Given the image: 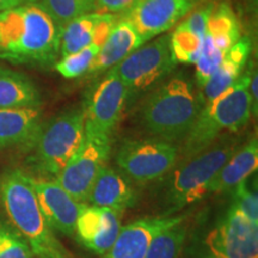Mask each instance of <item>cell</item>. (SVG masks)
I'll list each match as a JSON object with an SVG mask.
<instances>
[{"mask_svg": "<svg viewBox=\"0 0 258 258\" xmlns=\"http://www.w3.org/2000/svg\"><path fill=\"white\" fill-rule=\"evenodd\" d=\"M205 104L195 83L178 73L167 77L145 95L135 112V123L146 137L180 146Z\"/></svg>", "mask_w": 258, "mask_h": 258, "instance_id": "1", "label": "cell"}, {"mask_svg": "<svg viewBox=\"0 0 258 258\" xmlns=\"http://www.w3.org/2000/svg\"><path fill=\"white\" fill-rule=\"evenodd\" d=\"M60 29L38 3L0 14V59L49 64L59 55Z\"/></svg>", "mask_w": 258, "mask_h": 258, "instance_id": "2", "label": "cell"}, {"mask_svg": "<svg viewBox=\"0 0 258 258\" xmlns=\"http://www.w3.org/2000/svg\"><path fill=\"white\" fill-rule=\"evenodd\" d=\"M0 207L36 258H71L42 213L30 173L17 167L0 173Z\"/></svg>", "mask_w": 258, "mask_h": 258, "instance_id": "3", "label": "cell"}, {"mask_svg": "<svg viewBox=\"0 0 258 258\" xmlns=\"http://www.w3.org/2000/svg\"><path fill=\"white\" fill-rule=\"evenodd\" d=\"M252 67L230 89L211 103H206L189 134L180 144L179 160H185L208 147L222 134L238 133L252 117L249 84Z\"/></svg>", "mask_w": 258, "mask_h": 258, "instance_id": "4", "label": "cell"}, {"mask_svg": "<svg viewBox=\"0 0 258 258\" xmlns=\"http://www.w3.org/2000/svg\"><path fill=\"white\" fill-rule=\"evenodd\" d=\"M240 141L234 133L222 134L208 147L173 167L167 189L166 215H173L207 195V188L226 161L230 159Z\"/></svg>", "mask_w": 258, "mask_h": 258, "instance_id": "5", "label": "cell"}, {"mask_svg": "<svg viewBox=\"0 0 258 258\" xmlns=\"http://www.w3.org/2000/svg\"><path fill=\"white\" fill-rule=\"evenodd\" d=\"M85 132L84 104L61 111L46 124L29 148L28 165L38 177L55 178L82 144Z\"/></svg>", "mask_w": 258, "mask_h": 258, "instance_id": "6", "label": "cell"}, {"mask_svg": "<svg viewBox=\"0 0 258 258\" xmlns=\"http://www.w3.org/2000/svg\"><path fill=\"white\" fill-rule=\"evenodd\" d=\"M179 154L178 144L152 137L128 138L116 151L115 161L129 180L144 185L171 172Z\"/></svg>", "mask_w": 258, "mask_h": 258, "instance_id": "7", "label": "cell"}, {"mask_svg": "<svg viewBox=\"0 0 258 258\" xmlns=\"http://www.w3.org/2000/svg\"><path fill=\"white\" fill-rule=\"evenodd\" d=\"M116 67L128 90V104L164 82L176 69L170 35L163 34L133 51Z\"/></svg>", "mask_w": 258, "mask_h": 258, "instance_id": "8", "label": "cell"}, {"mask_svg": "<svg viewBox=\"0 0 258 258\" xmlns=\"http://www.w3.org/2000/svg\"><path fill=\"white\" fill-rule=\"evenodd\" d=\"M111 152V138L84 132L78 150L55 177L56 182L80 203L88 202L95 180L106 165Z\"/></svg>", "mask_w": 258, "mask_h": 258, "instance_id": "9", "label": "cell"}, {"mask_svg": "<svg viewBox=\"0 0 258 258\" xmlns=\"http://www.w3.org/2000/svg\"><path fill=\"white\" fill-rule=\"evenodd\" d=\"M127 105L128 90L112 67L86 97L85 132L111 138Z\"/></svg>", "mask_w": 258, "mask_h": 258, "instance_id": "10", "label": "cell"}, {"mask_svg": "<svg viewBox=\"0 0 258 258\" xmlns=\"http://www.w3.org/2000/svg\"><path fill=\"white\" fill-rule=\"evenodd\" d=\"M205 243L215 258H257L258 225L231 206L207 234Z\"/></svg>", "mask_w": 258, "mask_h": 258, "instance_id": "11", "label": "cell"}, {"mask_svg": "<svg viewBox=\"0 0 258 258\" xmlns=\"http://www.w3.org/2000/svg\"><path fill=\"white\" fill-rule=\"evenodd\" d=\"M202 0H139L123 18L131 21L145 43L170 31Z\"/></svg>", "mask_w": 258, "mask_h": 258, "instance_id": "12", "label": "cell"}, {"mask_svg": "<svg viewBox=\"0 0 258 258\" xmlns=\"http://www.w3.org/2000/svg\"><path fill=\"white\" fill-rule=\"evenodd\" d=\"M30 182L51 230L67 237L74 235L77 219L84 203L74 200L55 178L30 175Z\"/></svg>", "mask_w": 258, "mask_h": 258, "instance_id": "13", "label": "cell"}, {"mask_svg": "<svg viewBox=\"0 0 258 258\" xmlns=\"http://www.w3.org/2000/svg\"><path fill=\"white\" fill-rule=\"evenodd\" d=\"M186 219V214L145 217L121 228L112 246L102 258H145L151 241L158 233Z\"/></svg>", "mask_w": 258, "mask_h": 258, "instance_id": "14", "label": "cell"}, {"mask_svg": "<svg viewBox=\"0 0 258 258\" xmlns=\"http://www.w3.org/2000/svg\"><path fill=\"white\" fill-rule=\"evenodd\" d=\"M122 213L84 203L76 224V234L85 249L104 254L120 233Z\"/></svg>", "mask_w": 258, "mask_h": 258, "instance_id": "15", "label": "cell"}, {"mask_svg": "<svg viewBox=\"0 0 258 258\" xmlns=\"http://www.w3.org/2000/svg\"><path fill=\"white\" fill-rule=\"evenodd\" d=\"M42 124L41 109H0V152L12 148L29 151Z\"/></svg>", "mask_w": 258, "mask_h": 258, "instance_id": "16", "label": "cell"}, {"mask_svg": "<svg viewBox=\"0 0 258 258\" xmlns=\"http://www.w3.org/2000/svg\"><path fill=\"white\" fill-rule=\"evenodd\" d=\"M88 202L97 207L123 213L137 203V192L123 173L104 165L93 183Z\"/></svg>", "mask_w": 258, "mask_h": 258, "instance_id": "17", "label": "cell"}, {"mask_svg": "<svg viewBox=\"0 0 258 258\" xmlns=\"http://www.w3.org/2000/svg\"><path fill=\"white\" fill-rule=\"evenodd\" d=\"M145 44L137 29L127 18H121L112 29L103 46L97 54L90 74L103 73L117 66L133 51Z\"/></svg>", "mask_w": 258, "mask_h": 258, "instance_id": "18", "label": "cell"}, {"mask_svg": "<svg viewBox=\"0 0 258 258\" xmlns=\"http://www.w3.org/2000/svg\"><path fill=\"white\" fill-rule=\"evenodd\" d=\"M251 51L252 42L250 38L240 37V40L225 54L220 66L202 88V96L206 103L217 99L240 78Z\"/></svg>", "mask_w": 258, "mask_h": 258, "instance_id": "19", "label": "cell"}, {"mask_svg": "<svg viewBox=\"0 0 258 258\" xmlns=\"http://www.w3.org/2000/svg\"><path fill=\"white\" fill-rule=\"evenodd\" d=\"M258 166V141L254 135L241 144L221 167L207 188L208 194L228 191L256 172Z\"/></svg>", "mask_w": 258, "mask_h": 258, "instance_id": "20", "label": "cell"}, {"mask_svg": "<svg viewBox=\"0 0 258 258\" xmlns=\"http://www.w3.org/2000/svg\"><path fill=\"white\" fill-rule=\"evenodd\" d=\"M41 105L40 90L28 76L0 67V109H41Z\"/></svg>", "mask_w": 258, "mask_h": 258, "instance_id": "21", "label": "cell"}, {"mask_svg": "<svg viewBox=\"0 0 258 258\" xmlns=\"http://www.w3.org/2000/svg\"><path fill=\"white\" fill-rule=\"evenodd\" d=\"M207 35L215 47L225 54L240 40L239 22L228 3L221 2L214 5L207 22Z\"/></svg>", "mask_w": 258, "mask_h": 258, "instance_id": "22", "label": "cell"}, {"mask_svg": "<svg viewBox=\"0 0 258 258\" xmlns=\"http://www.w3.org/2000/svg\"><path fill=\"white\" fill-rule=\"evenodd\" d=\"M102 17V12H90L74 18L60 31L59 55L66 56L90 46L95 29Z\"/></svg>", "mask_w": 258, "mask_h": 258, "instance_id": "23", "label": "cell"}, {"mask_svg": "<svg viewBox=\"0 0 258 258\" xmlns=\"http://www.w3.org/2000/svg\"><path fill=\"white\" fill-rule=\"evenodd\" d=\"M188 234L185 220L161 231L151 241L145 258H179Z\"/></svg>", "mask_w": 258, "mask_h": 258, "instance_id": "24", "label": "cell"}, {"mask_svg": "<svg viewBox=\"0 0 258 258\" xmlns=\"http://www.w3.org/2000/svg\"><path fill=\"white\" fill-rule=\"evenodd\" d=\"M203 38L194 34L180 22L170 35V49L177 63H196L202 50Z\"/></svg>", "mask_w": 258, "mask_h": 258, "instance_id": "25", "label": "cell"}, {"mask_svg": "<svg viewBox=\"0 0 258 258\" xmlns=\"http://www.w3.org/2000/svg\"><path fill=\"white\" fill-rule=\"evenodd\" d=\"M38 4L46 10L60 30L74 18L96 12V0H40Z\"/></svg>", "mask_w": 258, "mask_h": 258, "instance_id": "26", "label": "cell"}, {"mask_svg": "<svg viewBox=\"0 0 258 258\" xmlns=\"http://www.w3.org/2000/svg\"><path fill=\"white\" fill-rule=\"evenodd\" d=\"M99 49L101 47L91 43L76 53L61 56L60 61L55 63V70L66 79L79 78L91 69Z\"/></svg>", "mask_w": 258, "mask_h": 258, "instance_id": "27", "label": "cell"}, {"mask_svg": "<svg viewBox=\"0 0 258 258\" xmlns=\"http://www.w3.org/2000/svg\"><path fill=\"white\" fill-rule=\"evenodd\" d=\"M0 258H36L23 235L0 219Z\"/></svg>", "mask_w": 258, "mask_h": 258, "instance_id": "28", "label": "cell"}, {"mask_svg": "<svg viewBox=\"0 0 258 258\" xmlns=\"http://www.w3.org/2000/svg\"><path fill=\"white\" fill-rule=\"evenodd\" d=\"M225 53L215 47L211 37L206 34L203 38L202 50L200 57L196 61V84L198 88L202 90L206 83L211 79V77L215 73L218 67L220 66L222 59H224Z\"/></svg>", "mask_w": 258, "mask_h": 258, "instance_id": "29", "label": "cell"}, {"mask_svg": "<svg viewBox=\"0 0 258 258\" xmlns=\"http://www.w3.org/2000/svg\"><path fill=\"white\" fill-rule=\"evenodd\" d=\"M233 203L240 213L246 217L254 225H258V198L256 189L251 188L247 179L234 186Z\"/></svg>", "mask_w": 258, "mask_h": 258, "instance_id": "30", "label": "cell"}, {"mask_svg": "<svg viewBox=\"0 0 258 258\" xmlns=\"http://www.w3.org/2000/svg\"><path fill=\"white\" fill-rule=\"evenodd\" d=\"M215 3L211 0L202 2L201 5L198 8L192 9L191 11L186 15V18L182 22L189 30L196 34L201 38H205L207 34V22Z\"/></svg>", "mask_w": 258, "mask_h": 258, "instance_id": "31", "label": "cell"}, {"mask_svg": "<svg viewBox=\"0 0 258 258\" xmlns=\"http://www.w3.org/2000/svg\"><path fill=\"white\" fill-rule=\"evenodd\" d=\"M139 0H96V12L114 15H127Z\"/></svg>", "mask_w": 258, "mask_h": 258, "instance_id": "32", "label": "cell"}, {"mask_svg": "<svg viewBox=\"0 0 258 258\" xmlns=\"http://www.w3.org/2000/svg\"><path fill=\"white\" fill-rule=\"evenodd\" d=\"M249 92L251 98V111L252 116H257L258 112V74L256 71L251 74V80L249 84Z\"/></svg>", "mask_w": 258, "mask_h": 258, "instance_id": "33", "label": "cell"}, {"mask_svg": "<svg viewBox=\"0 0 258 258\" xmlns=\"http://www.w3.org/2000/svg\"><path fill=\"white\" fill-rule=\"evenodd\" d=\"M24 4L23 0H0V14Z\"/></svg>", "mask_w": 258, "mask_h": 258, "instance_id": "34", "label": "cell"}, {"mask_svg": "<svg viewBox=\"0 0 258 258\" xmlns=\"http://www.w3.org/2000/svg\"><path fill=\"white\" fill-rule=\"evenodd\" d=\"M40 0H23V3L25 4V3H38Z\"/></svg>", "mask_w": 258, "mask_h": 258, "instance_id": "35", "label": "cell"}, {"mask_svg": "<svg viewBox=\"0 0 258 258\" xmlns=\"http://www.w3.org/2000/svg\"><path fill=\"white\" fill-rule=\"evenodd\" d=\"M202 2H206V0H202ZM245 2H249V3H253V2H256V0H245Z\"/></svg>", "mask_w": 258, "mask_h": 258, "instance_id": "36", "label": "cell"}]
</instances>
